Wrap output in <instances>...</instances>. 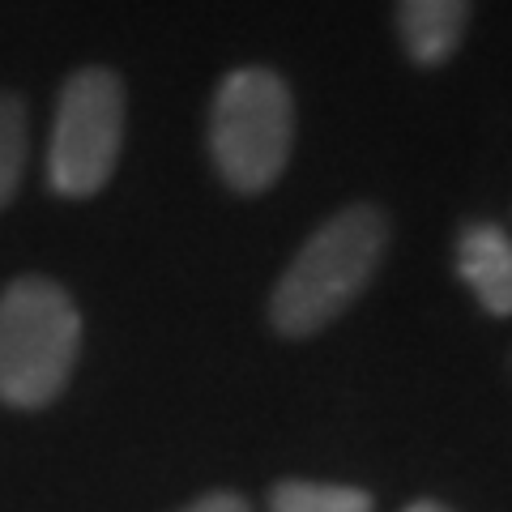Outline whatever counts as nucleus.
<instances>
[{"instance_id":"1","label":"nucleus","mask_w":512,"mask_h":512,"mask_svg":"<svg viewBox=\"0 0 512 512\" xmlns=\"http://www.w3.org/2000/svg\"><path fill=\"white\" fill-rule=\"evenodd\" d=\"M384 248H389V214L376 201L342 205L282 269L269 295V325L291 342L316 338L367 291Z\"/></svg>"},{"instance_id":"2","label":"nucleus","mask_w":512,"mask_h":512,"mask_svg":"<svg viewBox=\"0 0 512 512\" xmlns=\"http://www.w3.org/2000/svg\"><path fill=\"white\" fill-rule=\"evenodd\" d=\"M82 355V312L60 282L26 274L0 291V402L43 410Z\"/></svg>"},{"instance_id":"3","label":"nucleus","mask_w":512,"mask_h":512,"mask_svg":"<svg viewBox=\"0 0 512 512\" xmlns=\"http://www.w3.org/2000/svg\"><path fill=\"white\" fill-rule=\"evenodd\" d=\"M295 150V94L265 64L231 69L210 103V158L239 197L274 188Z\"/></svg>"},{"instance_id":"4","label":"nucleus","mask_w":512,"mask_h":512,"mask_svg":"<svg viewBox=\"0 0 512 512\" xmlns=\"http://www.w3.org/2000/svg\"><path fill=\"white\" fill-rule=\"evenodd\" d=\"M124 150V82L103 64L77 69L60 90L52 146H47V184L56 197L86 201L116 175Z\"/></svg>"},{"instance_id":"5","label":"nucleus","mask_w":512,"mask_h":512,"mask_svg":"<svg viewBox=\"0 0 512 512\" xmlns=\"http://www.w3.org/2000/svg\"><path fill=\"white\" fill-rule=\"evenodd\" d=\"M474 0H397V39L419 69H440L457 56L470 30Z\"/></svg>"},{"instance_id":"6","label":"nucleus","mask_w":512,"mask_h":512,"mask_svg":"<svg viewBox=\"0 0 512 512\" xmlns=\"http://www.w3.org/2000/svg\"><path fill=\"white\" fill-rule=\"evenodd\" d=\"M457 278L491 316H512V239L495 222H470L457 235Z\"/></svg>"},{"instance_id":"7","label":"nucleus","mask_w":512,"mask_h":512,"mask_svg":"<svg viewBox=\"0 0 512 512\" xmlns=\"http://www.w3.org/2000/svg\"><path fill=\"white\" fill-rule=\"evenodd\" d=\"M30 158V116L22 94L0 90V210H9L22 188Z\"/></svg>"},{"instance_id":"8","label":"nucleus","mask_w":512,"mask_h":512,"mask_svg":"<svg viewBox=\"0 0 512 512\" xmlns=\"http://www.w3.org/2000/svg\"><path fill=\"white\" fill-rule=\"evenodd\" d=\"M372 495L359 487L338 483H308V478H286L269 495V512H372Z\"/></svg>"},{"instance_id":"9","label":"nucleus","mask_w":512,"mask_h":512,"mask_svg":"<svg viewBox=\"0 0 512 512\" xmlns=\"http://www.w3.org/2000/svg\"><path fill=\"white\" fill-rule=\"evenodd\" d=\"M180 512H248V500L235 491H210V495H201V500L184 504Z\"/></svg>"},{"instance_id":"10","label":"nucleus","mask_w":512,"mask_h":512,"mask_svg":"<svg viewBox=\"0 0 512 512\" xmlns=\"http://www.w3.org/2000/svg\"><path fill=\"white\" fill-rule=\"evenodd\" d=\"M406 512H448V508H444L440 500H414Z\"/></svg>"}]
</instances>
